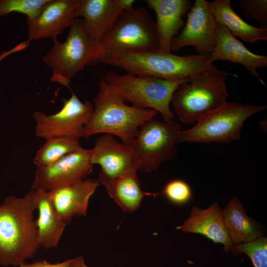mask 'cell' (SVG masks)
Listing matches in <instances>:
<instances>
[{
	"label": "cell",
	"mask_w": 267,
	"mask_h": 267,
	"mask_svg": "<svg viewBox=\"0 0 267 267\" xmlns=\"http://www.w3.org/2000/svg\"><path fill=\"white\" fill-rule=\"evenodd\" d=\"M33 190L22 197H6L0 205V264L19 267L40 247L34 212Z\"/></svg>",
	"instance_id": "6da1fadb"
},
{
	"label": "cell",
	"mask_w": 267,
	"mask_h": 267,
	"mask_svg": "<svg viewBox=\"0 0 267 267\" xmlns=\"http://www.w3.org/2000/svg\"><path fill=\"white\" fill-rule=\"evenodd\" d=\"M99 62L127 73L169 80H189L214 67L209 55H178L158 48L126 50L105 55Z\"/></svg>",
	"instance_id": "7a4b0ae2"
},
{
	"label": "cell",
	"mask_w": 267,
	"mask_h": 267,
	"mask_svg": "<svg viewBox=\"0 0 267 267\" xmlns=\"http://www.w3.org/2000/svg\"><path fill=\"white\" fill-rule=\"evenodd\" d=\"M157 113L153 109L126 105L123 98L102 78L94 99L93 113L84 127L83 137L88 138L101 133L111 134L130 145L140 126Z\"/></svg>",
	"instance_id": "3957f363"
},
{
	"label": "cell",
	"mask_w": 267,
	"mask_h": 267,
	"mask_svg": "<svg viewBox=\"0 0 267 267\" xmlns=\"http://www.w3.org/2000/svg\"><path fill=\"white\" fill-rule=\"evenodd\" d=\"M228 74L215 67L180 85L171 101L180 121L188 124L197 122L205 115L226 104L227 92L225 81Z\"/></svg>",
	"instance_id": "277c9868"
},
{
	"label": "cell",
	"mask_w": 267,
	"mask_h": 267,
	"mask_svg": "<svg viewBox=\"0 0 267 267\" xmlns=\"http://www.w3.org/2000/svg\"><path fill=\"white\" fill-rule=\"evenodd\" d=\"M102 78L124 101L131 102L136 108L154 110L165 121L175 119L170 107L173 95L180 85L188 80H169L114 72H107Z\"/></svg>",
	"instance_id": "5b68a950"
},
{
	"label": "cell",
	"mask_w": 267,
	"mask_h": 267,
	"mask_svg": "<svg viewBox=\"0 0 267 267\" xmlns=\"http://www.w3.org/2000/svg\"><path fill=\"white\" fill-rule=\"evenodd\" d=\"M52 47L44 57L52 74L50 81L69 88L71 79L87 65L95 64L97 43L87 32L82 19L76 18L69 27L66 40H53Z\"/></svg>",
	"instance_id": "8992f818"
},
{
	"label": "cell",
	"mask_w": 267,
	"mask_h": 267,
	"mask_svg": "<svg viewBox=\"0 0 267 267\" xmlns=\"http://www.w3.org/2000/svg\"><path fill=\"white\" fill-rule=\"evenodd\" d=\"M158 48L155 21L143 7L125 10L98 42L95 64L115 52Z\"/></svg>",
	"instance_id": "52a82bcc"
},
{
	"label": "cell",
	"mask_w": 267,
	"mask_h": 267,
	"mask_svg": "<svg viewBox=\"0 0 267 267\" xmlns=\"http://www.w3.org/2000/svg\"><path fill=\"white\" fill-rule=\"evenodd\" d=\"M266 106L227 102L204 116L190 129L180 131L176 144L183 142L227 143L238 140L244 122Z\"/></svg>",
	"instance_id": "ba28073f"
},
{
	"label": "cell",
	"mask_w": 267,
	"mask_h": 267,
	"mask_svg": "<svg viewBox=\"0 0 267 267\" xmlns=\"http://www.w3.org/2000/svg\"><path fill=\"white\" fill-rule=\"evenodd\" d=\"M180 131L174 120L161 122L152 118L145 121L130 145L138 158L139 170L150 173L176 158V140Z\"/></svg>",
	"instance_id": "9c48e42d"
},
{
	"label": "cell",
	"mask_w": 267,
	"mask_h": 267,
	"mask_svg": "<svg viewBox=\"0 0 267 267\" xmlns=\"http://www.w3.org/2000/svg\"><path fill=\"white\" fill-rule=\"evenodd\" d=\"M63 101L62 108L54 114L33 113L38 137L45 139L57 136L83 137L84 127L92 115L93 105L89 101L82 102L73 92L69 99Z\"/></svg>",
	"instance_id": "30bf717a"
},
{
	"label": "cell",
	"mask_w": 267,
	"mask_h": 267,
	"mask_svg": "<svg viewBox=\"0 0 267 267\" xmlns=\"http://www.w3.org/2000/svg\"><path fill=\"white\" fill-rule=\"evenodd\" d=\"M207 1L196 0L187 13V21L172 40L171 51L192 46L198 54L209 55L216 44L217 22L209 10Z\"/></svg>",
	"instance_id": "8fae6325"
},
{
	"label": "cell",
	"mask_w": 267,
	"mask_h": 267,
	"mask_svg": "<svg viewBox=\"0 0 267 267\" xmlns=\"http://www.w3.org/2000/svg\"><path fill=\"white\" fill-rule=\"evenodd\" d=\"M89 150L91 163L101 167L98 180L101 184L139 170V161L133 148L118 142L112 134H104L98 137Z\"/></svg>",
	"instance_id": "7c38bea8"
},
{
	"label": "cell",
	"mask_w": 267,
	"mask_h": 267,
	"mask_svg": "<svg viewBox=\"0 0 267 267\" xmlns=\"http://www.w3.org/2000/svg\"><path fill=\"white\" fill-rule=\"evenodd\" d=\"M89 149L81 147L46 166L37 167L31 190L50 191L85 179L92 171Z\"/></svg>",
	"instance_id": "4fadbf2b"
},
{
	"label": "cell",
	"mask_w": 267,
	"mask_h": 267,
	"mask_svg": "<svg viewBox=\"0 0 267 267\" xmlns=\"http://www.w3.org/2000/svg\"><path fill=\"white\" fill-rule=\"evenodd\" d=\"M81 0H49L40 13L27 19L28 39L30 42L50 38L53 40L69 28L78 17Z\"/></svg>",
	"instance_id": "5bb4252c"
},
{
	"label": "cell",
	"mask_w": 267,
	"mask_h": 267,
	"mask_svg": "<svg viewBox=\"0 0 267 267\" xmlns=\"http://www.w3.org/2000/svg\"><path fill=\"white\" fill-rule=\"evenodd\" d=\"M134 0H81L78 17L88 34L97 43L118 17L133 7Z\"/></svg>",
	"instance_id": "9a60e30c"
},
{
	"label": "cell",
	"mask_w": 267,
	"mask_h": 267,
	"mask_svg": "<svg viewBox=\"0 0 267 267\" xmlns=\"http://www.w3.org/2000/svg\"><path fill=\"white\" fill-rule=\"evenodd\" d=\"M148 8L156 14L155 21L158 49L172 52L171 43L183 27L182 17L187 14L192 5L189 0H146Z\"/></svg>",
	"instance_id": "2e32d148"
},
{
	"label": "cell",
	"mask_w": 267,
	"mask_h": 267,
	"mask_svg": "<svg viewBox=\"0 0 267 267\" xmlns=\"http://www.w3.org/2000/svg\"><path fill=\"white\" fill-rule=\"evenodd\" d=\"M99 185L98 179L85 178L49 191L64 222L67 224L74 217L86 215L89 199Z\"/></svg>",
	"instance_id": "e0dca14e"
},
{
	"label": "cell",
	"mask_w": 267,
	"mask_h": 267,
	"mask_svg": "<svg viewBox=\"0 0 267 267\" xmlns=\"http://www.w3.org/2000/svg\"><path fill=\"white\" fill-rule=\"evenodd\" d=\"M213 63L216 60H227L243 66L253 76L261 80L257 69L267 66V57L250 51L223 25L217 24L216 44L209 55Z\"/></svg>",
	"instance_id": "ac0fdd59"
},
{
	"label": "cell",
	"mask_w": 267,
	"mask_h": 267,
	"mask_svg": "<svg viewBox=\"0 0 267 267\" xmlns=\"http://www.w3.org/2000/svg\"><path fill=\"white\" fill-rule=\"evenodd\" d=\"M177 228L186 232L201 234L215 243L222 244L226 251H230L233 246L224 226L222 211L217 202L207 209L194 207L190 218Z\"/></svg>",
	"instance_id": "d6986e66"
},
{
	"label": "cell",
	"mask_w": 267,
	"mask_h": 267,
	"mask_svg": "<svg viewBox=\"0 0 267 267\" xmlns=\"http://www.w3.org/2000/svg\"><path fill=\"white\" fill-rule=\"evenodd\" d=\"M33 195L38 211L36 221L39 243L49 250L57 246L67 224L57 212L49 191L37 189L33 190Z\"/></svg>",
	"instance_id": "ffe728a7"
},
{
	"label": "cell",
	"mask_w": 267,
	"mask_h": 267,
	"mask_svg": "<svg viewBox=\"0 0 267 267\" xmlns=\"http://www.w3.org/2000/svg\"><path fill=\"white\" fill-rule=\"evenodd\" d=\"M206 3L217 23L224 26L235 37L249 43L267 40V27H256L246 23L233 10L229 0H215Z\"/></svg>",
	"instance_id": "44dd1931"
},
{
	"label": "cell",
	"mask_w": 267,
	"mask_h": 267,
	"mask_svg": "<svg viewBox=\"0 0 267 267\" xmlns=\"http://www.w3.org/2000/svg\"><path fill=\"white\" fill-rule=\"evenodd\" d=\"M109 196L125 212H133L140 206L145 195L156 196L157 193L142 191L136 172H132L102 184Z\"/></svg>",
	"instance_id": "7402d4cb"
},
{
	"label": "cell",
	"mask_w": 267,
	"mask_h": 267,
	"mask_svg": "<svg viewBox=\"0 0 267 267\" xmlns=\"http://www.w3.org/2000/svg\"><path fill=\"white\" fill-rule=\"evenodd\" d=\"M225 228L232 243L252 242L259 237L257 224L246 215L239 199H231L222 211Z\"/></svg>",
	"instance_id": "603a6c76"
},
{
	"label": "cell",
	"mask_w": 267,
	"mask_h": 267,
	"mask_svg": "<svg viewBox=\"0 0 267 267\" xmlns=\"http://www.w3.org/2000/svg\"><path fill=\"white\" fill-rule=\"evenodd\" d=\"M79 138L71 136H57L46 139L37 151L33 160L37 167L49 165L82 147Z\"/></svg>",
	"instance_id": "cb8c5ba5"
},
{
	"label": "cell",
	"mask_w": 267,
	"mask_h": 267,
	"mask_svg": "<svg viewBox=\"0 0 267 267\" xmlns=\"http://www.w3.org/2000/svg\"><path fill=\"white\" fill-rule=\"evenodd\" d=\"M234 256L246 254L255 267H267V239L259 236L255 240L233 245L230 251Z\"/></svg>",
	"instance_id": "d4e9b609"
},
{
	"label": "cell",
	"mask_w": 267,
	"mask_h": 267,
	"mask_svg": "<svg viewBox=\"0 0 267 267\" xmlns=\"http://www.w3.org/2000/svg\"><path fill=\"white\" fill-rule=\"evenodd\" d=\"M49 0H0V16L18 12L32 19L37 16Z\"/></svg>",
	"instance_id": "484cf974"
},
{
	"label": "cell",
	"mask_w": 267,
	"mask_h": 267,
	"mask_svg": "<svg viewBox=\"0 0 267 267\" xmlns=\"http://www.w3.org/2000/svg\"><path fill=\"white\" fill-rule=\"evenodd\" d=\"M161 194L164 195L171 202L182 205L189 202L192 196L189 185L181 179H174L165 186Z\"/></svg>",
	"instance_id": "4316f807"
},
{
	"label": "cell",
	"mask_w": 267,
	"mask_h": 267,
	"mask_svg": "<svg viewBox=\"0 0 267 267\" xmlns=\"http://www.w3.org/2000/svg\"><path fill=\"white\" fill-rule=\"evenodd\" d=\"M239 6L245 16L256 20L262 27H267V0H240Z\"/></svg>",
	"instance_id": "83f0119b"
},
{
	"label": "cell",
	"mask_w": 267,
	"mask_h": 267,
	"mask_svg": "<svg viewBox=\"0 0 267 267\" xmlns=\"http://www.w3.org/2000/svg\"><path fill=\"white\" fill-rule=\"evenodd\" d=\"M63 264L64 262L51 264L45 260H40L33 263H26L25 262L18 267H62Z\"/></svg>",
	"instance_id": "f1b7e54d"
},
{
	"label": "cell",
	"mask_w": 267,
	"mask_h": 267,
	"mask_svg": "<svg viewBox=\"0 0 267 267\" xmlns=\"http://www.w3.org/2000/svg\"><path fill=\"white\" fill-rule=\"evenodd\" d=\"M74 267H88L85 262L84 259L82 256L77 257L76 262Z\"/></svg>",
	"instance_id": "f546056e"
},
{
	"label": "cell",
	"mask_w": 267,
	"mask_h": 267,
	"mask_svg": "<svg viewBox=\"0 0 267 267\" xmlns=\"http://www.w3.org/2000/svg\"><path fill=\"white\" fill-rule=\"evenodd\" d=\"M77 260V257L67 260L64 261L62 267H74Z\"/></svg>",
	"instance_id": "4dcf8cb0"
}]
</instances>
